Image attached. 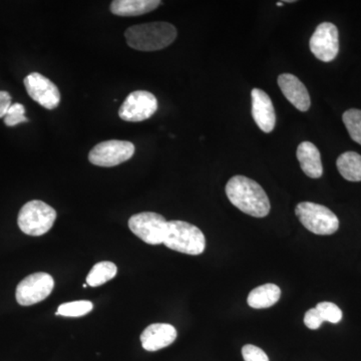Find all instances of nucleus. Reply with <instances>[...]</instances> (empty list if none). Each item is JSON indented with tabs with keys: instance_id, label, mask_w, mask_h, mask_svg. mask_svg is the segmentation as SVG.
Listing matches in <instances>:
<instances>
[{
	"instance_id": "obj_21",
	"label": "nucleus",
	"mask_w": 361,
	"mask_h": 361,
	"mask_svg": "<svg viewBox=\"0 0 361 361\" xmlns=\"http://www.w3.org/2000/svg\"><path fill=\"white\" fill-rule=\"evenodd\" d=\"M94 308V305L90 301L80 300L73 301L61 304L59 306L56 315L65 316V317H80V316L87 315Z\"/></svg>"
},
{
	"instance_id": "obj_10",
	"label": "nucleus",
	"mask_w": 361,
	"mask_h": 361,
	"mask_svg": "<svg viewBox=\"0 0 361 361\" xmlns=\"http://www.w3.org/2000/svg\"><path fill=\"white\" fill-rule=\"evenodd\" d=\"M310 51L323 63L336 59L339 51V33L336 25L322 23L316 27L310 42Z\"/></svg>"
},
{
	"instance_id": "obj_24",
	"label": "nucleus",
	"mask_w": 361,
	"mask_h": 361,
	"mask_svg": "<svg viewBox=\"0 0 361 361\" xmlns=\"http://www.w3.org/2000/svg\"><path fill=\"white\" fill-rule=\"evenodd\" d=\"M242 355L245 361H269V358L262 349L252 344L243 346Z\"/></svg>"
},
{
	"instance_id": "obj_22",
	"label": "nucleus",
	"mask_w": 361,
	"mask_h": 361,
	"mask_svg": "<svg viewBox=\"0 0 361 361\" xmlns=\"http://www.w3.org/2000/svg\"><path fill=\"white\" fill-rule=\"evenodd\" d=\"M316 310L322 315L323 322H329L330 323L341 322L342 319V311L336 304L332 302H320L316 306Z\"/></svg>"
},
{
	"instance_id": "obj_23",
	"label": "nucleus",
	"mask_w": 361,
	"mask_h": 361,
	"mask_svg": "<svg viewBox=\"0 0 361 361\" xmlns=\"http://www.w3.org/2000/svg\"><path fill=\"white\" fill-rule=\"evenodd\" d=\"M26 122H28V118L25 116V106L18 103L11 104L6 116H4V123L7 127H14L18 123Z\"/></svg>"
},
{
	"instance_id": "obj_6",
	"label": "nucleus",
	"mask_w": 361,
	"mask_h": 361,
	"mask_svg": "<svg viewBox=\"0 0 361 361\" xmlns=\"http://www.w3.org/2000/svg\"><path fill=\"white\" fill-rule=\"evenodd\" d=\"M135 145L128 141L111 140L99 142L92 149L89 160L92 165L111 168L129 161L134 156Z\"/></svg>"
},
{
	"instance_id": "obj_19",
	"label": "nucleus",
	"mask_w": 361,
	"mask_h": 361,
	"mask_svg": "<svg viewBox=\"0 0 361 361\" xmlns=\"http://www.w3.org/2000/svg\"><path fill=\"white\" fill-rule=\"evenodd\" d=\"M118 268L113 262L103 261L92 268L87 277V283L92 287L101 286L116 276Z\"/></svg>"
},
{
	"instance_id": "obj_5",
	"label": "nucleus",
	"mask_w": 361,
	"mask_h": 361,
	"mask_svg": "<svg viewBox=\"0 0 361 361\" xmlns=\"http://www.w3.org/2000/svg\"><path fill=\"white\" fill-rule=\"evenodd\" d=\"M295 213L301 224L316 235H332L338 230V218L327 207L302 202L296 206Z\"/></svg>"
},
{
	"instance_id": "obj_14",
	"label": "nucleus",
	"mask_w": 361,
	"mask_h": 361,
	"mask_svg": "<svg viewBox=\"0 0 361 361\" xmlns=\"http://www.w3.org/2000/svg\"><path fill=\"white\" fill-rule=\"evenodd\" d=\"M278 85L287 101L300 111L310 110L311 99L310 92L303 82L291 73H283L278 78Z\"/></svg>"
},
{
	"instance_id": "obj_3",
	"label": "nucleus",
	"mask_w": 361,
	"mask_h": 361,
	"mask_svg": "<svg viewBox=\"0 0 361 361\" xmlns=\"http://www.w3.org/2000/svg\"><path fill=\"white\" fill-rule=\"evenodd\" d=\"M163 244L172 250L188 255H200L205 250L206 239L197 226L184 221H169Z\"/></svg>"
},
{
	"instance_id": "obj_16",
	"label": "nucleus",
	"mask_w": 361,
	"mask_h": 361,
	"mask_svg": "<svg viewBox=\"0 0 361 361\" xmlns=\"http://www.w3.org/2000/svg\"><path fill=\"white\" fill-rule=\"evenodd\" d=\"M161 4L159 0H115L111 11L118 16H137L155 11Z\"/></svg>"
},
{
	"instance_id": "obj_13",
	"label": "nucleus",
	"mask_w": 361,
	"mask_h": 361,
	"mask_svg": "<svg viewBox=\"0 0 361 361\" xmlns=\"http://www.w3.org/2000/svg\"><path fill=\"white\" fill-rule=\"evenodd\" d=\"M177 330L167 323L149 325L141 334L142 346L147 351H158L168 348L177 338Z\"/></svg>"
},
{
	"instance_id": "obj_15",
	"label": "nucleus",
	"mask_w": 361,
	"mask_h": 361,
	"mask_svg": "<svg viewBox=\"0 0 361 361\" xmlns=\"http://www.w3.org/2000/svg\"><path fill=\"white\" fill-rule=\"evenodd\" d=\"M296 156L304 174L312 179L322 177L323 174L322 155L314 144L310 142H301L297 148Z\"/></svg>"
},
{
	"instance_id": "obj_27",
	"label": "nucleus",
	"mask_w": 361,
	"mask_h": 361,
	"mask_svg": "<svg viewBox=\"0 0 361 361\" xmlns=\"http://www.w3.org/2000/svg\"><path fill=\"white\" fill-rule=\"evenodd\" d=\"M283 2H277V6H283Z\"/></svg>"
},
{
	"instance_id": "obj_4",
	"label": "nucleus",
	"mask_w": 361,
	"mask_h": 361,
	"mask_svg": "<svg viewBox=\"0 0 361 361\" xmlns=\"http://www.w3.org/2000/svg\"><path fill=\"white\" fill-rule=\"evenodd\" d=\"M56 219V212L44 202H27L20 209L18 223L21 231L30 236H42L49 231Z\"/></svg>"
},
{
	"instance_id": "obj_2",
	"label": "nucleus",
	"mask_w": 361,
	"mask_h": 361,
	"mask_svg": "<svg viewBox=\"0 0 361 361\" xmlns=\"http://www.w3.org/2000/svg\"><path fill=\"white\" fill-rule=\"evenodd\" d=\"M128 44L140 51H156L174 42L177 28L169 23H144L130 26L125 32Z\"/></svg>"
},
{
	"instance_id": "obj_9",
	"label": "nucleus",
	"mask_w": 361,
	"mask_h": 361,
	"mask_svg": "<svg viewBox=\"0 0 361 361\" xmlns=\"http://www.w3.org/2000/svg\"><path fill=\"white\" fill-rule=\"evenodd\" d=\"M158 110V101L152 92L135 90L130 92L118 110V116L126 122L139 123L148 120Z\"/></svg>"
},
{
	"instance_id": "obj_7",
	"label": "nucleus",
	"mask_w": 361,
	"mask_h": 361,
	"mask_svg": "<svg viewBox=\"0 0 361 361\" xmlns=\"http://www.w3.org/2000/svg\"><path fill=\"white\" fill-rule=\"evenodd\" d=\"M167 226L168 221L154 212L135 214L129 220L130 231L149 245L163 243Z\"/></svg>"
},
{
	"instance_id": "obj_1",
	"label": "nucleus",
	"mask_w": 361,
	"mask_h": 361,
	"mask_svg": "<svg viewBox=\"0 0 361 361\" xmlns=\"http://www.w3.org/2000/svg\"><path fill=\"white\" fill-rule=\"evenodd\" d=\"M230 202L247 215L266 217L270 212V201L264 189L245 176H235L226 185Z\"/></svg>"
},
{
	"instance_id": "obj_17",
	"label": "nucleus",
	"mask_w": 361,
	"mask_h": 361,
	"mask_svg": "<svg viewBox=\"0 0 361 361\" xmlns=\"http://www.w3.org/2000/svg\"><path fill=\"white\" fill-rule=\"evenodd\" d=\"M281 297V290L275 284H264L249 293L247 302L254 310H264L275 305Z\"/></svg>"
},
{
	"instance_id": "obj_8",
	"label": "nucleus",
	"mask_w": 361,
	"mask_h": 361,
	"mask_svg": "<svg viewBox=\"0 0 361 361\" xmlns=\"http://www.w3.org/2000/svg\"><path fill=\"white\" fill-rule=\"evenodd\" d=\"M54 288V280L51 275L45 272L33 273L18 285L16 301L23 306L42 302L51 295Z\"/></svg>"
},
{
	"instance_id": "obj_18",
	"label": "nucleus",
	"mask_w": 361,
	"mask_h": 361,
	"mask_svg": "<svg viewBox=\"0 0 361 361\" xmlns=\"http://www.w3.org/2000/svg\"><path fill=\"white\" fill-rule=\"evenodd\" d=\"M337 169L349 182H361V155L356 152H345L337 158Z\"/></svg>"
},
{
	"instance_id": "obj_20",
	"label": "nucleus",
	"mask_w": 361,
	"mask_h": 361,
	"mask_svg": "<svg viewBox=\"0 0 361 361\" xmlns=\"http://www.w3.org/2000/svg\"><path fill=\"white\" fill-rule=\"evenodd\" d=\"M342 120L351 139L361 145V110L350 109L346 111Z\"/></svg>"
},
{
	"instance_id": "obj_11",
	"label": "nucleus",
	"mask_w": 361,
	"mask_h": 361,
	"mask_svg": "<svg viewBox=\"0 0 361 361\" xmlns=\"http://www.w3.org/2000/svg\"><path fill=\"white\" fill-rule=\"evenodd\" d=\"M25 87L28 96L47 110L58 108L61 92L54 82L39 73H32L25 78Z\"/></svg>"
},
{
	"instance_id": "obj_25",
	"label": "nucleus",
	"mask_w": 361,
	"mask_h": 361,
	"mask_svg": "<svg viewBox=\"0 0 361 361\" xmlns=\"http://www.w3.org/2000/svg\"><path fill=\"white\" fill-rule=\"evenodd\" d=\"M323 322H324L322 320V315H320V313L318 312L316 308H311L304 316V323L310 329L315 330L319 329Z\"/></svg>"
},
{
	"instance_id": "obj_12",
	"label": "nucleus",
	"mask_w": 361,
	"mask_h": 361,
	"mask_svg": "<svg viewBox=\"0 0 361 361\" xmlns=\"http://www.w3.org/2000/svg\"><path fill=\"white\" fill-rule=\"evenodd\" d=\"M252 116L259 129L269 134L275 128L276 115L274 106L267 92L260 89H253L251 92Z\"/></svg>"
},
{
	"instance_id": "obj_26",
	"label": "nucleus",
	"mask_w": 361,
	"mask_h": 361,
	"mask_svg": "<svg viewBox=\"0 0 361 361\" xmlns=\"http://www.w3.org/2000/svg\"><path fill=\"white\" fill-rule=\"evenodd\" d=\"M11 96L7 92L0 90V118L6 116L11 106Z\"/></svg>"
}]
</instances>
